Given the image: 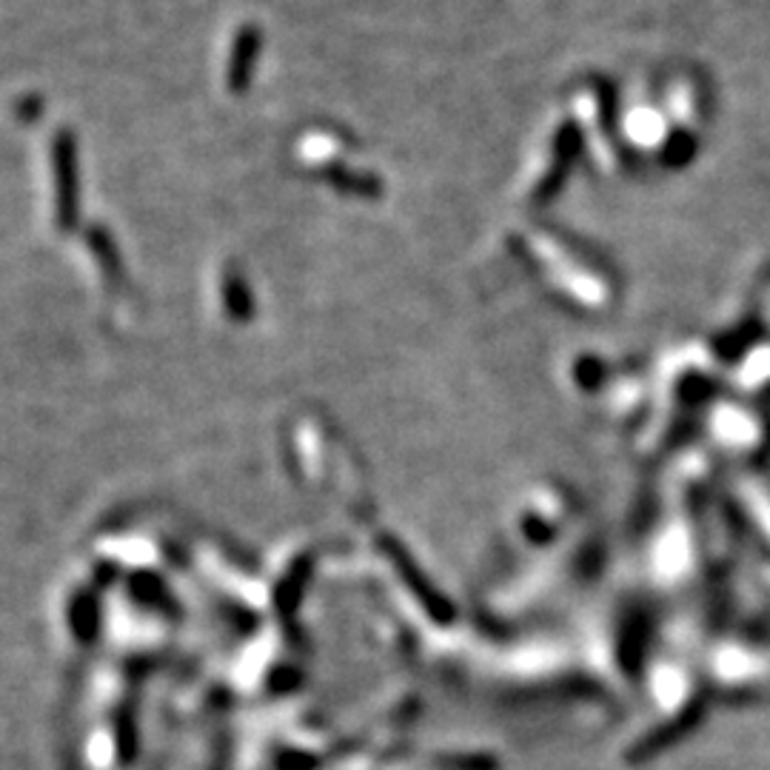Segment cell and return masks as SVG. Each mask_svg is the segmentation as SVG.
Segmentation results:
<instances>
[{
  "label": "cell",
  "mask_w": 770,
  "mask_h": 770,
  "mask_svg": "<svg viewBox=\"0 0 770 770\" xmlns=\"http://www.w3.org/2000/svg\"><path fill=\"white\" fill-rule=\"evenodd\" d=\"M223 303H226V311H229L231 317H238V320H243V317L251 314L249 286H246V280L238 274V271H226Z\"/></svg>",
  "instance_id": "277c9868"
},
{
  "label": "cell",
  "mask_w": 770,
  "mask_h": 770,
  "mask_svg": "<svg viewBox=\"0 0 770 770\" xmlns=\"http://www.w3.org/2000/svg\"><path fill=\"white\" fill-rule=\"evenodd\" d=\"M260 43H263V34H260L257 27H243L238 38H234V47H231L229 58V72H226L231 92H243L246 86H249L251 72H254L257 67V58H260Z\"/></svg>",
  "instance_id": "7a4b0ae2"
},
{
  "label": "cell",
  "mask_w": 770,
  "mask_h": 770,
  "mask_svg": "<svg viewBox=\"0 0 770 770\" xmlns=\"http://www.w3.org/2000/svg\"><path fill=\"white\" fill-rule=\"evenodd\" d=\"M86 243H89V249H92L94 257H98L100 269H103L106 274V283L118 286L120 277H123V263H120L118 246H114V240L109 238V231L94 226V229H89V234H86Z\"/></svg>",
  "instance_id": "3957f363"
},
{
  "label": "cell",
  "mask_w": 770,
  "mask_h": 770,
  "mask_svg": "<svg viewBox=\"0 0 770 770\" xmlns=\"http://www.w3.org/2000/svg\"><path fill=\"white\" fill-rule=\"evenodd\" d=\"M54 183H58V229H72L78 223L80 178H78V143L72 132H60L54 138Z\"/></svg>",
  "instance_id": "6da1fadb"
}]
</instances>
